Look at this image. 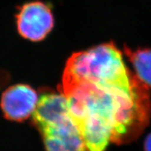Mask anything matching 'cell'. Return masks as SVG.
Segmentation results:
<instances>
[{
	"instance_id": "obj_1",
	"label": "cell",
	"mask_w": 151,
	"mask_h": 151,
	"mask_svg": "<svg viewBox=\"0 0 151 151\" xmlns=\"http://www.w3.org/2000/svg\"><path fill=\"white\" fill-rule=\"evenodd\" d=\"M61 92L88 151H105L136 140L148 125L151 101L148 88L130 71L114 42L69 58Z\"/></svg>"
},
{
	"instance_id": "obj_2",
	"label": "cell",
	"mask_w": 151,
	"mask_h": 151,
	"mask_svg": "<svg viewBox=\"0 0 151 151\" xmlns=\"http://www.w3.org/2000/svg\"><path fill=\"white\" fill-rule=\"evenodd\" d=\"M32 124L42 135L46 151H88L67 99L59 91L41 94Z\"/></svg>"
},
{
	"instance_id": "obj_3",
	"label": "cell",
	"mask_w": 151,
	"mask_h": 151,
	"mask_svg": "<svg viewBox=\"0 0 151 151\" xmlns=\"http://www.w3.org/2000/svg\"><path fill=\"white\" fill-rule=\"evenodd\" d=\"M15 19L19 34L32 42L44 40L55 25L51 8L39 1L24 4L19 9Z\"/></svg>"
},
{
	"instance_id": "obj_4",
	"label": "cell",
	"mask_w": 151,
	"mask_h": 151,
	"mask_svg": "<svg viewBox=\"0 0 151 151\" xmlns=\"http://www.w3.org/2000/svg\"><path fill=\"white\" fill-rule=\"evenodd\" d=\"M38 98L36 91L28 84H14L2 93L0 108L6 119L22 122L33 114Z\"/></svg>"
},
{
	"instance_id": "obj_5",
	"label": "cell",
	"mask_w": 151,
	"mask_h": 151,
	"mask_svg": "<svg viewBox=\"0 0 151 151\" xmlns=\"http://www.w3.org/2000/svg\"><path fill=\"white\" fill-rule=\"evenodd\" d=\"M138 79L148 88H151V48L132 50L128 47L124 48Z\"/></svg>"
},
{
	"instance_id": "obj_6",
	"label": "cell",
	"mask_w": 151,
	"mask_h": 151,
	"mask_svg": "<svg viewBox=\"0 0 151 151\" xmlns=\"http://www.w3.org/2000/svg\"><path fill=\"white\" fill-rule=\"evenodd\" d=\"M144 151H151V133L144 140Z\"/></svg>"
}]
</instances>
